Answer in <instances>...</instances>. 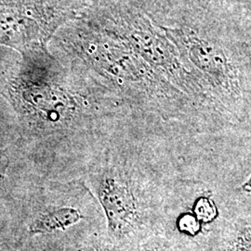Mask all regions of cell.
I'll return each mask as SVG.
<instances>
[{"label": "cell", "mask_w": 251, "mask_h": 251, "mask_svg": "<svg viewBox=\"0 0 251 251\" xmlns=\"http://www.w3.org/2000/svg\"><path fill=\"white\" fill-rule=\"evenodd\" d=\"M177 226L180 233L194 236L201 231L202 224L194 213H184L179 216L177 221Z\"/></svg>", "instance_id": "7"}, {"label": "cell", "mask_w": 251, "mask_h": 251, "mask_svg": "<svg viewBox=\"0 0 251 251\" xmlns=\"http://www.w3.org/2000/svg\"><path fill=\"white\" fill-rule=\"evenodd\" d=\"M230 251H251V224L244 226L236 233Z\"/></svg>", "instance_id": "8"}, {"label": "cell", "mask_w": 251, "mask_h": 251, "mask_svg": "<svg viewBox=\"0 0 251 251\" xmlns=\"http://www.w3.org/2000/svg\"><path fill=\"white\" fill-rule=\"evenodd\" d=\"M193 213L202 225H208L214 222L219 215L215 202L206 196L200 197L196 201L193 207Z\"/></svg>", "instance_id": "6"}, {"label": "cell", "mask_w": 251, "mask_h": 251, "mask_svg": "<svg viewBox=\"0 0 251 251\" xmlns=\"http://www.w3.org/2000/svg\"><path fill=\"white\" fill-rule=\"evenodd\" d=\"M0 251H5V241L3 234V225L0 224Z\"/></svg>", "instance_id": "11"}, {"label": "cell", "mask_w": 251, "mask_h": 251, "mask_svg": "<svg viewBox=\"0 0 251 251\" xmlns=\"http://www.w3.org/2000/svg\"><path fill=\"white\" fill-rule=\"evenodd\" d=\"M10 166V159L7 151L0 148V185L7 178Z\"/></svg>", "instance_id": "9"}, {"label": "cell", "mask_w": 251, "mask_h": 251, "mask_svg": "<svg viewBox=\"0 0 251 251\" xmlns=\"http://www.w3.org/2000/svg\"><path fill=\"white\" fill-rule=\"evenodd\" d=\"M168 33L192 63L210 77L226 99L233 103L242 100L243 59L248 57L244 48L234 46L232 50H228L182 31L168 30Z\"/></svg>", "instance_id": "3"}, {"label": "cell", "mask_w": 251, "mask_h": 251, "mask_svg": "<svg viewBox=\"0 0 251 251\" xmlns=\"http://www.w3.org/2000/svg\"><path fill=\"white\" fill-rule=\"evenodd\" d=\"M159 251V250L155 246H146V247H144V248H140V249H137V250H134V251Z\"/></svg>", "instance_id": "12"}, {"label": "cell", "mask_w": 251, "mask_h": 251, "mask_svg": "<svg viewBox=\"0 0 251 251\" xmlns=\"http://www.w3.org/2000/svg\"><path fill=\"white\" fill-rule=\"evenodd\" d=\"M240 190L242 191L243 193L246 194H251V174L250 178L247 179L240 187Z\"/></svg>", "instance_id": "10"}, {"label": "cell", "mask_w": 251, "mask_h": 251, "mask_svg": "<svg viewBox=\"0 0 251 251\" xmlns=\"http://www.w3.org/2000/svg\"></svg>", "instance_id": "13"}, {"label": "cell", "mask_w": 251, "mask_h": 251, "mask_svg": "<svg viewBox=\"0 0 251 251\" xmlns=\"http://www.w3.org/2000/svg\"><path fill=\"white\" fill-rule=\"evenodd\" d=\"M7 251H104V247L93 236H84L72 231L26 240L9 247Z\"/></svg>", "instance_id": "5"}, {"label": "cell", "mask_w": 251, "mask_h": 251, "mask_svg": "<svg viewBox=\"0 0 251 251\" xmlns=\"http://www.w3.org/2000/svg\"><path fill=\"white\" fill-rule=\"evenodd\" d=\"M72 15L54 0H0V45L22 55L48 51L54 33Z\"/></svg>", "instance_id": "2"}, {"label": "cell", "mask_w": 251, "mask_h": 251, "mask_svg": "<svg viewBox=\"0 0 251 251\" xmlns=\"http://www.w3.org/2000/svg\"><path fill=\"white\" fill-rule=\"evenodd\" d=\"M93 186L104 213L109 238L113 241L124 239L133 231L140 218L133 189L114 169L98 172Z\"/></svg>", "instance_id": "4"}, {"label": "cell", "mask_w": 251, "mask_h": 251, "mask_svg": "<svg viewBox=\"0 0 251 251\" xmlns=\"http://www.w3.org/2000/svg\"><path fill=\"white\" fill-rule=\"evenodd\" d=\"M22 57L20 68L2 86V94L31 134H60L80 116L79 100L60 78L49 51Z\"/></svg>", "instance_id": "1"}]
</instances>
